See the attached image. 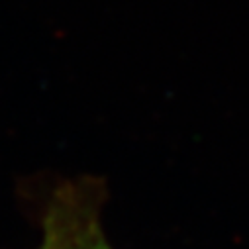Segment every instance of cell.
Returning <instances> with one entry per match:
<instances>
[{
  "instance_id": "6da1fadb",
  "label": "cell",
  "mask_w": 249,
  "mask_h": 249,
  "mask_svg": "<svg viewBox=\"0 0 249 249\" xmlns=\"http://www.w3.org/2000/svg\"><path fill=\"white\" fill-rule=\"evenodd\" d=\"M102 189L96 180L65 182L55 189L39 249H112L100 224Z\"/></svg>"
}]
</instances>
